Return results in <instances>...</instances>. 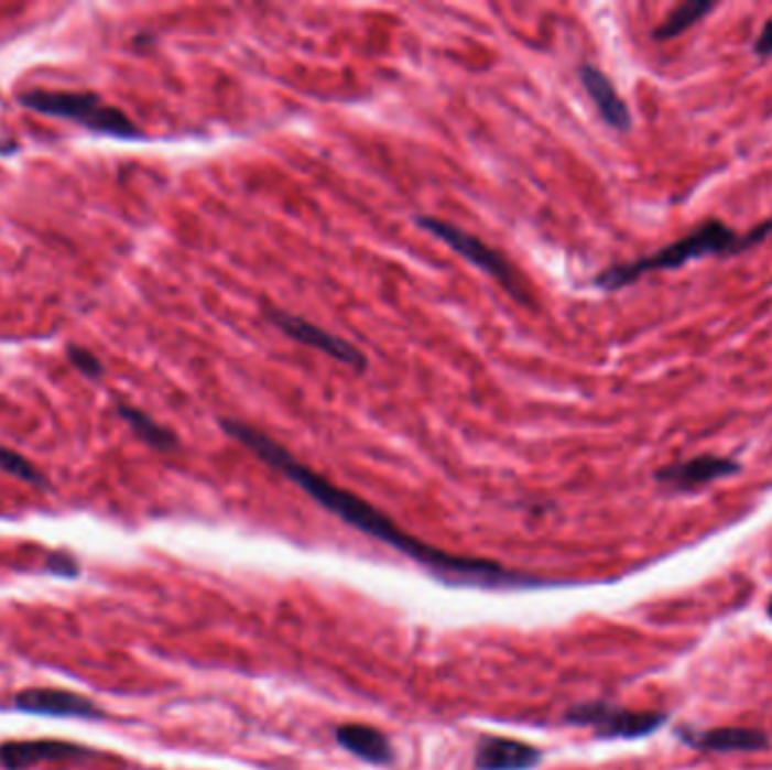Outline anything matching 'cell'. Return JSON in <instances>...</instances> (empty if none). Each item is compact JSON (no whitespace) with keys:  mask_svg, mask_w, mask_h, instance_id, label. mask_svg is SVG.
I'll list each match as a JSON object with an SVG mask.
<instances>
[{"mask_svg":"<svg viewBox=\"0 0 772 770\" xmlns=\"http://www.w3.org/2000/svg\"><path fill=\"white\" fill-rule=\"evenodd\" d=\"M221 430L249 447L253 455L264 462L269 468H274L283 477H287L292 484H296L303 492H307L316 505H322L326 511L344 520L348 527L361 531L369 538H376L391 550L400 552L402 556L412 558L418 565L430 567L438 578L454 581V583H477V585H535L540 583L531 574L509 570L499 563L483 561V558H468V556H454L447 554L434 545H427L425 540H418L416 535L406 533L400 529L387 513H382L371 502L361 500L359 495L339 488L324 475L307 468L301 464L287 447L276 443L258 427H251L236 419H224Z\"/></svg>","mask_w":772,"mask_h":770,"instance_id":"obj_1","label":"cell"},{"mask_svg":"<svg viewBox=\"0 0 772 770\" xmlns=\"http://www.w3.org/2000/svg\"><path fill=\"white\" fill-rule=\"evenodd\" d=\"M768 236H772V219L761 221L748 234H737L728 224H722L718 219H707L685 238L657 249L651 256L608 267L595 279V283L606 292H615L634 281H640L646 274H653V271L679 269L694 260H703L709 256H735V253L748 251L761 245Z\"/></svg>","mask_w":772,"mask_h":770,"instance_id":"obj_2","label":"cell"},{"mask_svg":"<svg viewBox=\"0 0 772 770\" xmlns=\"http://www.w3.org/2000/svg\"><path fill=\"white\" fill-rule=\"evenodd\" d=\"M21 105L30 111L73 120L90 131L116 139H141V129L118 107L105 105L96 94H68V90H28Z\"/></svg>","mask_w":772,"mask_h":770,"instance_id":"obj_3","label":"cell"},{"mask_svg":"<svg viewBox=\"0 0 772 770\" xmlns=\"http://www.w3.org/2000/svg\"><path fill=\"white\" fill-rule=\"evenodd\" d=\"M418 226H423L425 231H430L434 238H438L443 245H447L454 253L461 256L464 260H468L470 264L479 267L481 271L502 285L518 303L522 305H531V296L529 290L522 281V276L515 271V267L499 253L492 247H488L481 238L464 231L461 226L445 221L441 217H416Z\"/></svg>","mask_w":772,"mask_h":770,"instance_id":"obj_4","label":"cell"},{"mask_svg":"<svg viewBox=\"0 0 772 770\" xmlns=\"http://www.w3.org/2000/svg\"><path fill=\"white\" fill-rule=\"evenodd\" d=\"M565 718L574 726L595 728L604 739H640L660 730L666 716L662 712H632L608 703H583L567 709Z\"/></svg>","mask_w":772,"mask_h":770,"instance_id":"obj_5","label":"cell"},{"mask_svg":"<svg viewBox=\"0 0 772 770\" xmlns=\"http://www.w3.org/2000/svg\"><path fill=\"white\" fill-rule=\"evenodd\" d=\"M267 316H269V322L274 324L283 335H287L290 339L301 341L307 348H314V350H319V353L337 359L339 365H344L357 373L369 369L367 355L361 353L355 344H350L348 339L333 335V333L324 330L322 326H316V324L303 319V316L292 314V312L281 310V307H269Z\"/></svg>","mask_w":772,"mask_h":770,"instance_id":"obj_6","label":"cell"},{"mask_svg":"<svg viewBox=\"0 0 772 770\" xmlns=\"http://www.w3.org/2000/svg\"><path fill=\"white\" fill-rule=\"evenodd\" d=\"M94 757H98L94 748L55 739L0 744V766L6 770H28L43 761H86Z\"/></svg>","mask_w":772,"mask_h":770,"instance_id":"obj_7","label":"cell"},{"mask_svg":"<svg viewBox=\"0 0 772 770\" xmlns=\"http://www.w3.org/2000/svg\"><path fill=\"white\" fill-rule=\"evenodd\" d=\"M14 705L28 714H45V716H73V718H105V709L90 698L51 687H34L17 694Z\"/></svg>","mask_w":772,"mask_h":770,"instance_id":"obj_8","label":"cell"},{"mask_svg":"<svg viewBox=\"0 0 772 770\" xmlns=\"http://www.w3.org/2000/svg\"><path fill=\"white\" fill-rule=\"evenodd\" d=\"M741 470V466L735 459L703 455L689 462H679L673 466H664L655 473L657 484L671 488V490H692L705 484H711L722 477H732Z\"/></svg>","mask_w":772,"mask_h":770,"instance_id":"obj_9","label":"cell"},{"mask_svg":"<svg viewBox=\"0 0 772 770\" xmlns=\"http://www.w3.org/2000/svg\"><path fill=\"white\" fill-rule=\"evenodd\" d=\"M578 79L608 127L617 131H628L632 127V116L626 100L617 94V86L601 68L592 64H583L578 66Z\"/></svg>","mask_w":772,"mask_h":770,"instance_id":"obj_10","label":"cell"},{"mask_svg":"<svg viewBox=\"0 0 772 770\" xmlns=\"http://www.w3.org/2000/svg\"><path fill=\"white\" fill-rule=\"evenodd\" d=\"M540 761V748L507 737H481L475 752L477 770H533Z\"/></svg>","mask_w":772,"mask_h":770,"instance_id":"obj_11","label":"cell"},{"mask_svg":"<svg viewBox=\"0 0 772 770\" xmlns=\"http://www.w3.org/2000/svg\"><path fill=\"white\" fill-rule=\"evenodd\" d=\"M677 739L696 750L714 752H757L768 746V737L750 728H711V730H692L677 728Z\"/></svg>","mask_w":772,"mask_h":770,"instance_id":"obj_12","label":"cell"},{"mask_svg":"<svg viewBox=\"0 0 772 770\" xmlns=\"http://www.w3.org/2000/svg\"><path fill=\"white\" fill-rule=\"evenodd\" d=\"M335 739L344 750L359 757L361 761H369L376 766H387L393 761V746L389 737H384L380 730L371 726L346 723V726H339L335 730Z\"/></svg>","mask_w":772,"mask_h":770,"instance_id":"obj_13","label":"cell"},{"mask_svg":"<svg viewBox=\"0 0 772 770\" xmlns=\"http://www.w3.org/2000/svg\"><path fill=\"white\" fill-rule=\"evenodd\" d=\"M118 414L122 421L129 423V427L139 434L148 445L156 447V449H174L176 447V436L174 432H170L167 427L159 425L152 416H148L145 412L135 410V406L129 404H118Z\"/></svg>","mask_w":772,"mask_h":770,"instance_id":"obj_14","label":"cell"},{"mask_svg":"<svg viewBox=\"0 0 772 770\" xmlns=\"http://www.w3.org/2000/svg\"><path fill=\"white\" fill-rule=\"evenodd\" d=\"M716 6L707 3V0H689V3L677 6L660 28H655L653 36L657 41H666V39H675L683 32H687L689 28H694L700 19H705L709 12H714Z\"/></svg>","mask_w":772,"mask_h":770,"instance_id":"obj_15","label":"cell"},{"mask_svg":"<svg viewBox=\"0 0 772 770\" xmlns=\"http://www.w3.org/2000/svg\"><path fill=\"white\" fill-rule=\"evenodd\" d=\"M0 470H6L28 484H36V486H45V479L43 475L23 457L19 455V452L14 449H8V447H0Z\"/></svg>","mask_w":772,"mask_h":770,"instance_id":"obj_16","label":"cell"},{"mask_svg":"<svg viewBox=\"0 0 772 770\" xmlns=\"http://www.w3.org/2000/svg\"><path fill=\"white\" fill-rule=\"evenodd\" d=\"M68 357L73 361V367L77 371H81L84 376L88 378H100L102 376V361L94 355V353H88L86 348H79V346H70L68 348Z\"/></svg>","mask_w":772,"mask_h":770,"instance_id":"obj_17","label":"cell"},{"mask_svg":"<svg viewBox=\"0 0 772 770\" xmlns=\"http://www.w3.org/2000/svg\"><path fill=\"white\" fill-rule=\"evenodd\" d=\"M45 567H48V572L62 574V576H77V572H79L77 561L70 554H62V552L48 556V565Z\"/></svg>","mask_w":772,"mask_h":770,"instance_id":"obj_18","label":"cell"},{"mask_svg":"<svg viewBox=\"0 0 772 770\" xmlns=\"http://www.w3.org/2000/svg\"><path fill=\"white\" fill-rule=\"evenodd\" d=\"M754 55L759 57H770L772 55V19L763 25L754 41Z\"/></svg>","mask_w":772,"mask_h":770,"instance_id":"obj_19","label":"cell"},{"mask_svg":"<svg viewBox=\"0 0 772 770\" xmlns=\"http://www.w3.org/2000/svg\"><path fill=\"white\" fill-rule=\"evenodd\" d=\"M768 615H770V617H772V599H770V601H768Z\"/></svg>","mask_w":772,"mask_h":770,"instance_id":"obj_20","label":"cell"}]
</instances>
